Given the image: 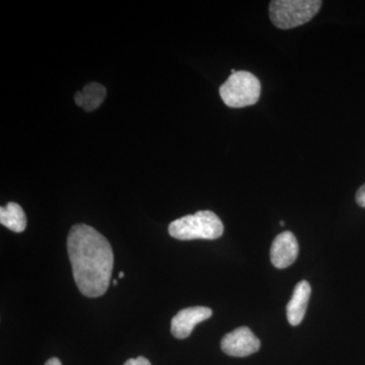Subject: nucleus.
<instances>
[{"instance_id": "obj_5", "label": "nucleus", "mask_w": 365, "mask_h": 365, "mask_svg": "<svg viewBox=\"0 0 365 365\" xmlns=\"http://www.w3.org/2000/svg\"><path fill=\"white\" fill-rule=\"evenodd\" d=\"M260 340L247 327L235 329L222 340V349L234 357H246L260 349Z\"/></svg>"}, {"instance_id": "obj_10", "label": "nucleus", "mask_w": 365, "mask_h": 365, "mask_svg": "<svg viewBox=\"0 0 365 365\" xmlns=\"http://www.w3.org/2000/svg\"><path fill=\"white\" fill-rule=\"evenodd\" d=\"M107 90L98 83H91L83 86L81 91L83 105L81 108L86 112L95 111L104 102Z\"/></svg>"}, {"instance_id": "obj_8", "label": "nucleus", "mask_w": 365, "mask_h": 365, "mask_svg": "<svg viewBox=\"0 0 365 365\" xmlns=\"http://www.w3.org/2000/svg\"><path fill=\"white\" fill-rule=\"evenodd\" d=\"M311 292V285L307 281L302 280L297 283L292 299L288 302L287 307V319L290 325L297 326L302 323L304 314H306Z\"/></svg>"}, {"instance_id": "obj_2", "label": "nucleus", "mask_w": 365, "mask_h": 365, "mask_svg": "<svg viewBox=\"0 0 365 365\" xmlns=\"http://www.w3.org/2000/svg\"><path fill=\"white\" fill-rule=\"evenodd\" d=\"M223 223L212 211H198L195 215L182 216L169 225L170 237L180 241L216 240L223 234Z\"/></svg>"}, {"instance_id": "obj_12", "label": "nucleus", "mask_w": 365, "mask_h": 365, "mask_svg": "<svg viewBox=\"0 0 365 365\" xmlns=\"http://www.w3.org/2000/svg\"><path fill=\"white\" fill-rule=\"evenodd\" d=\"M356 202L361 207L365 208V184L360 187L356 193Z\"/></svg>"}, {"instance_id": "obj_4", "label": "nucleus", "mask_w": 365, "mask_h": 365, "mask_svg": "<svg viewBox=\"0 0 365 365\" xmlns=\"http://www.w3.org/2000/svg\"><path fill=\"white\" fill-rule=\"evenodd\" d=\"M261 83L249 71H235L220 88L223 103L230 108H244L256 104L260 98Z\"/></svg>"}, {"instance_id": "obj_1", "label": "nucleus", "mask_w": 365, "mask_h": 365, "mask_svg": "<svg viewBox=\"0 0 365 365\" xmlns=\"http://www.w3.org/2000/svg\"><path fill=\"white\" fill-rule=\"evenodd\" d=\"M67 251L79 292L88 297L105 294L114 267L109 241L90 225H76L67 237Z\"/></svg>"}, {"instance_id": "obj_17", "label": "nucleus", "mask_w": 365, "mask_h": 365, "mask_svg": "<svg viewBox=\"0 0 365 365\" xmlns=\"http://www.w3.org/2000/svg\"><path fill=\"white\" fill-rule=\"evenodd\" d=\"M280 225H281V227H283V225H284V222H280Z\"/></svg>"}, {"instance_id": "obj_15", "label": "nucleus", "mask_w": 365, "mask_h": 365, "mask_svg": "<svg viewBox=\"0 0 365 365\" xmlns=\"http://www.w3.org/2000/svg\"><path fill=\"white\" fill-rule=\"evenodd\" d=\"M123 277H124V273L122 272V271H121V272L119 273V278H123Z\"/></svg>"}, {"instance_id": "obj_6", "label": "nucleus", "mask_w": 365, "mask_h": 365, "mask_svg": "<svg viewBox=\"0 0 365 365\" xmlns=\"http://www.w3.org/2000/svg\"><path fill=\"white\" fill-rule=\"evenodd\" d=\"M212 316V311L206 307H187L182 309L172 319L170 331L178 339H185L193 332L194 328L201 322Z\"/></svg>"}, {"instance_id": "obj_16", "label": "nucleus", "mask_w": 365, "mask_h": 365, "mask_svg": "<svg viewBox=\"0 0 365 365\" xmlns=\"http://www.w3.org/2000/svg\"><path fill=\"white\" fill-rule=\"evenodd\" d=\"M117 284H118V281L117 280H113V285H114V287H116Z\"/></svg>"}, {"instance_id": "obj_11", "label": "nucleus", "mask_w": 365, "mask_h": 365, "mask_svg": "<svg viewBox=\"0 0 365 365\" xmlns=\"http://www.w3.org/2000/svg\"><path fill=\"white\" fill-rule=\"evenodd\" d=\"M124 365H151V364L150 360L146 359L145 357L139 356L137 359L127 360Z\"/></svg>"}, {"instance_id": "obj_14", "label": "nucleus", "mask_w": 365, "mask_h": 365, "mask_svg": "<svg viewBox=\"0 0 365 365\" xmlns=\"http://www.w3.org/2000/svg\"><path fill=\"white\" fill-rule=\"evenodd\" d=\"M45 365H62V364L58 359H56V357H53V359L48 360Z\"/></svg>"}, {"instance_id": "obj_13", "label": "nucleus", "mask_w": 365, "mask_h": 365, "mask_svg": "<svg viewBox=\"0 0 365 365\" xmlns=\"http://www.w3.org/2000/svg\"><path fill=\"white\" fill-rule=\"evenodd\" d=\"M74 101H76V104L81 107L83 105V96H81V91H78L74 96Z\"/></svg>"}, {"instance_id": "obj_7", "label": "nucleus", "mask_w": 365, "mask_h": 365, "mask_svg": "<svg viewBox=\"0 0 365 365\" xmlns=\"http://www.w3.org/2000/svg\"><path fill=\"white\" fill-rule=\"evenodd\" d=\"M299 255V242L292 232L278 235L271 247V262L276 268L284 269L297 260Z\"/></svg>"}, {"instance_id": "obj_3", "label": "nucleus", "mask_w": 365, "mask_h": 365, "mask_svg": "<svg viewBox=\"0 0 365 365\" xmlns=\"http://www.w3.org/2000/svg\"><path fill=\"white\" fill-rule=\"evenodd\" d=\"M322 4L319 0H274L269 6V14L274 26L288 30L309 23Z\"/></svg>"}, {"instance_id": "obj_9", "label": "nucleus", "mask_w": 365, "mask_h": 365, "mask_svg": "<svg viewBox=\"0 0 365 365\" xmlns=\"http://www.w3.org/2000/svg\"><path fill=\"white\" fill-rule=\"evenodd\" d=\"M0 223L14 232H23L26 227L25 211L18 203H7L0 208Z\"/></svg>"}]
</instances>
